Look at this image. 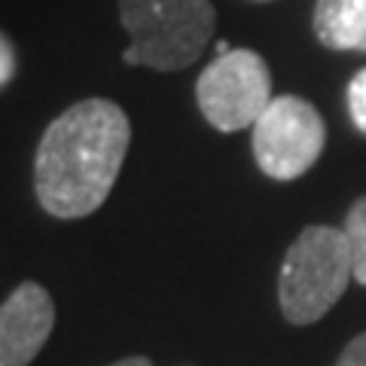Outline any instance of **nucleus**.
Returning a JSON list of instances; mask_svg holds the SVG:
<instances>
[{
  "label": "nucleus",
  "instance_id": "0eeeda50",
  "mask_svg": "<svg viewBox=\"0 0 366 366\" xmlns=\"http://www.w3.org/2000/svg\"><path fill=\"white\" fill-rule=\"evenodd\" d=\"M315 37L327 49H357L366 46V0H317L312 19Z\"/></svg>",
  "mask_w": 366,
  "mask_h": 366
},
{
  "label": "nucleus",
  "instance_id": "20e7f679",
  "mask_svg": "<svg viewBox=\"0 0 366 366\" xmlns=\"http://www.w3.org/2000/svg\"><path fill=\"white\" fill-rule=\"evenodd\" d=\"M272 98L269 64L254 49L217 55L196 83L199 110L217 132H242L247 125L254 129Z\"/></svg>",
  "mask_w": 366,
  "mask_h": 366
},
{
  "label": "nucleus",
  "instance_id": "7ed1b4c3",
  "mask_svg": "<svg viewBox=\"0 0 366 366\" xmlns=\"http://www.w3.org/2000/svg\"><path fill=\"white\" fill-rule=\"evenodd\" d=\"M354 278L345 229L308 226L290 244L281 262L278 302L281 315L296 327H308L333 308Z\"/></svg>",
  "mask_w": 366,
  "mask_h": 366
},
{
  "label": "nucleus",
  "instance_id": "f03ea898",
  "mask_svg": "<svg viewBox=\"0 0 366 366\" xmlns=\"http://www.w3.org/2000/svg\"><path fill=\"white\" fill-rule=\"evenodd\" d=\"M119 21L132 37L122 52L125 64L174 74L208 49L217 9L211 0H119Z\"/></svg>",
  "mask_w": 366,
  "mask_h": 366
},
{
  "label": "nucleus",
  "instance_id": "39448f33",
  "mask_svg": "<svg viewBox=\"0 0 366 366\" xmlns=\"http://www.w3.org/2000/svg\"><path fill=\"white\" fill-rule=\"evenodd\" d=\"M327 125L315 104L296 95H274L254 122V159L274 180H296L317 162Z\"/></svg>",
  "mask_w": 366,
  "mask_h": 366
},
{
  "label": "nucleus",
  "instance_id": "423d86ee",
  "mask_svg": "<svg viewBox=\"0 0 366 366\" xmlns=\"http://www.w3.org/2000/svg\"><path fill=\"white\" fill-rule=\"evenodd\" d=\"M55 327V302L37 281H21L0 302V366H28Z\"/></svg>",
  "mask_w": 366,
  "mask_h": 366
},
{
  "label": "nucleus",
  "instance_id": "9d476101",
  "mask_svg": "<svg viewBox=\"0 0 366 366\" xmlns=\"http://www.w3.org/2000/svg\"><path fill=\"white\" fill-rule=\"evenodd\" d=\"M16 67H19L16 46L4 31H0V89H6L16 79Z\"/></svg>",
  "mask_w": 366,
  "mask_h": 366
},
{
  "label": "nucleus",
  "instance_id": "6e6552de",
  "mask_svg": "<svg viewBox=\"0 0 366 366\" xmlns=\"http://www.w3.org/2000/svg\"><path fill=\"white\" fill-rule=\"evenodd\" d=\"M345 238L351 247V262H354V278L366 287V199L354 202L345 217Z\"/></svg>",
  "mask_w": 366,
  "mask_h": 366
},
{
  "label": "nucleus",
  "instance_id": "f8f14e48",
  "mask_svg": "<svg viewBox=\"0 0 366 366\" xmlns=\"http://www.w3.org/2000/svg\"><path fill=\"white\" fill-rule=\"evenodd\" d=\"M110 366H153V363H150V357H144V354H134V357H122Z\"/></svg>",
  "mask_w": 366,
  "mask_h": 366
},
{
  "label": "nucleus",
  "instance_id": "9b49d317",
  "mask_svg": "<svg viewBox=\"0 0 366 366\" xmlns=\"http://www.w3.org/2000/svg\"><path fill=\"white\" fill-rule=\"evenodd\" d=\"M336 366H366V333L348 342V348L342 351V357Z\"/></svg>",
  "mask_w": 366,
  "mask_h": 366
},
{
  "label": "nucleus",
  "instance_id": "ddd939ff",
  "mask_svg": "<svg viewBox=\"0 0 366 366\" xmlns=\"http://www.w3.org/2000/svg\"><path fill=\"white\" fill-rule=\"evenodd\" d=\"M363 52H366V46H363Z\"/></svg>",
  "mask_w": 366,
  "mask_h": 366
},
{
  "label": "nucleus",
  "instance_id": "f257e3e1",
  "mask_svg": "<svg viewBox=\"0 0 366 366\" xmlns=\"http://www.w3.org/2000/svg\"><path fill=\"white\" fill-rule=\"evenodd\" d=\"M132 144V122L110 98L76 101L59 113L37 144L34 192L59 220H79L107 202Z\"/></svg>",
  "mask_w": 366,
  "mask_h": 366
},
{
  "label": "nucleus",
  "instance_id": "1a4fd4ad",
  "mask_svg": "<svg viewBox=\"0 0 366 366\" xmlns=\"http://www.w3.org/2000/svg\"><path fill=\"white\" fill-rule=\"evenodd\" d=\"M348 113L360 134H366V67L357 71L348 83Z\"/></svg>",
  "mask_w": 366,
  "mask_h": 366
}]
</instances>
